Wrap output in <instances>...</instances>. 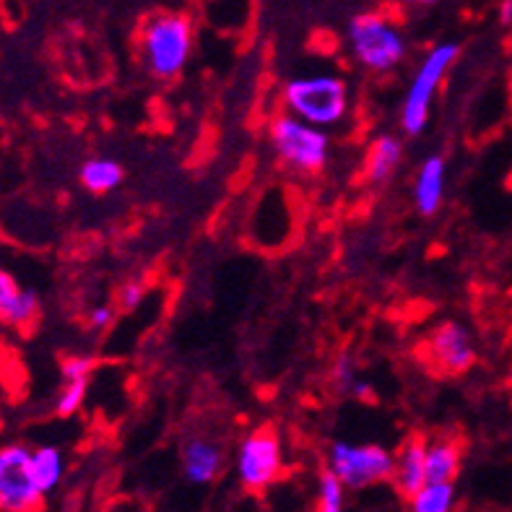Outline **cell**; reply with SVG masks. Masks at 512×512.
I'll return each mask as SVG.
<instances>
[{
  "label": "cell",
  "mask_w": 512,
  "mask_h": 512,
  "mask_svg": "<svg viewBox=\"0 0 512 512\" xmlns=\"http://www.w3.org/2000/svg\"><path fill=\"white\" fill-rule=\"evenodd\" d=\"M39 315V297L32 289L19 286L11 273L0 268V325L29 328Z\"/></svg>",
  "instance_id": "cell-11"
},
{
  "label": "cell",
  "mask_w": 512,
  "mask_h": 512,
  "mask_svg": "<svg viewBox=\"0 0 512 512\" xmlns=\"http://www.w3.org/2000/svg\"><path fill=\"white\" fill-rule=\"evenodd\" d=\"M271 143L281 162L294 172H302V175L320 172L328 162V154H331L328 133L318 125L299 120L292 112L273 117Z\"/></svg>",
  "instance_id": "cell-4"
},
{
  "label": "cell",
  "mask_w": 512,
  "mask_h": 512,
  "mask_svg": "<svg viewBox=\"0 0 512 512\" xmlns=\"http://www.w3.org/2000/svg\"><path fill=\"white\" fill-rule=\"evenodd\" d=\"M112 320H115V310H112V305L91 307L89 325L94 328V331H107V328L112 325Z\"/></svg>",
  "instance_id": "cell-24"
},
{
  "label": "cell",
  "mask_w": 512,
  "mask_h": 512,
  "mask_svg": "<svg viewBox=\"0 0 512 512\" xmlns=\"http://www.w3.org/2000/svg\"><path fill=\"white\" fill-rule=\"evenodd\" d=\"M86 390H89V380H68V383H63L58 398H55V414L63 416V419L76 414L84 406Z\"/></svg>",
  "instance_id": "cell-21"
},
{
  "label": "cell",
  "mask_w": 512,
  "mask_h": 512,
  "mask_svg": "<svg viewBox=\"0 0 512 512\" xmlns=\"http://www.w3.org/2000/svg\"><path fill=\"white\" fill-rule=\"evenodd\" d=\"M193 52V24L182 13H154L141 29V58L159 81H175Z\"/></svg>",
  "instance_id": "cell-1"
},
{
  "label": "cell",
  "mask_w": 512,
  "mask_h": 512,
  "mask_svg": "<svg viewBox=\"0 0 512 512\" xmlns=\"http://www.w3.org/2000/svg\"><path fill=\"white\" fill-rule=\"evenodd\" d=\"M406 6H432V3H437V0H403Z\"/></svg>",
  "instance_id": "cell-26"
},
{
  "label": "cell",
  "mask_w": 512,
  "mask_h": 512,
  "mask_svg": "<svg viewBox=\"0 0 512 512\" xmlns=\"http://www.w3.org/2000/svg\"><path fill=\"white\" fill-rule=\"evenodd\" d=\"M221 466H224V448L219 442L203 435L185 440V445H182V474L190 484L206 487L221 474Z\"/></svg>",
  "instance_id": "cell-10"
},
{
  "label": "cell",
  "mask_w": 512,
  "mask_h": 512,
  "mask_svg": "<svg viewBox=\"0 0 512 512\" xmlns=\"http://www.w3.org/2000/svg\"><path fill=\"white\" fill-rule=\"evenodd\" d=\"M143 297H146L143 284H138V281H128V284L120 286V292H117V305H120V310L133 312L141 307Z\"/></svg>",
  "instance_id": "cell-23"
},
{
  "label": "cell",
  "mask_w": 512,
  "mask_h": 512,
  "mask_svg": "<svg viewBox=\"0 0 512 512\" xmlns=\"http://www.w3.org/2000/svg\"><path fill=\"white\" fill-rule=\"evenodd\" d=\"M284 104L294 117L318 128H333L349 112V86L331 73L292 78L284 86Z\"/></svg>",
  "instance_id": "cell-2"
},
{
  "label": "cell",
  "mask_w": 512,
  "mask_h": 512,
  "mask_svg": "<svg viewBox=\"0 0 512 512\" xmlns=\"http://www.w3.org/2000/svg\"><path fill=\"white\" fill-rule=\"evenodd\" d=\"M463 448L455 440L427 442V481L437 484H453L455 476L461 474Z\"/></svg>",
  "instance_id": "cell-15"
},
{
  "label": "cell",
  "mask_w": 512,
  "mask_h": 512,
  "mask_svg": "<svg viewBox=\"0 0 512 512\" xmlns=\"http://www.w3.org/2000/svg\"><path fill=\"white\" fill-rule=\"evenodd\" d=\"M500 24L512 26V0H502L500 3Z\"/></svg>",
  "instance_id": "cell-25"
},
{
  "label": "cell",
  "mask_w": 512,
  "mask_h": 512,
  "mask_svg": "<svg viewBox=\"0 0 512 512\" xmlns=\"http://www.w3.org/2000/svg\"><path fill=\"white\" fill-rule=\"evenodd\" d=\"M455 487L453 484H437L427 481L419 492L409 497V512H453Z\"/></svg>",
  "instance_id": "cell-19"
},
{
  "label": "cell",
  "mask_w": 512,
  "mask_h": 512,
  "mask_svg": "<svg viewBox=\"0 0 512 512\" xmlns=\"http://www.w3.org/2000/svg\"><path fill=\"white\" fill-rule=\"evenodd\" d=\"M284 450L271 429H253L237 450V479L247 492H263L281 476Z\"/></svg>",
  "instance_id": "cell-8"
},
{
  "label": "cell",
  "mask_w": 512,
  "mask_h": 512,
  "mask_svg": "<svg viewBox=\"0 0 512 512\" xmlns=\"http://www.w3.org/2000/svg\"><path fill=\"white\" fill-rule=\"evenodd\" d=\"M393 484L398 494L411 497L427 484V440L424 437H409L401 450L393 455Z\"/></svg>",
  "instance_id": "cell-12"
},
{
  "label": "cell",
  "mask_w": 512,
  "mask_h": 512,
  "mask_svg": "<svg viewBox=\"0 0 512 512\" xmlns=\"http://www.w3.org/2000/svg\"><path fill=\"white\" fill-rule=\"evenodd\" d=\"M78 177H81V185H84L89 193L104 195V193H112V190L123 182L125 172L123 167H120L117 162H112V159H102V156H97V159H89V162L81 164Z\"/></svg>",
  "instance_id": "cell-17"
},
{
  "label": "cell",
  "mask_w": 512,
  "mask_h": 512,
  "mask_svg": "<svg viewBox=\"0 0 512 512\" xmlns=\"http://www.w3.org/2000/svg\"><path fill=\"white\" fill-rule=\"evenodd\" d=\"M346 39L354 60L372 73L393 71L406 58V37L380 11L357 13L346 26Z\"/></svg>",
  "instance_id": "cell-3"
},
{
  "label": "cell",
  "mask_w": 512,
  "mask_h": 512,
  "mask_svg": "<svg viewBox=\"0 0 512 512\" xmlns=\"http://www.w3.org/2000/svg\"><path fill=\"white\" fill-rule=\"evenodd\" d=\"M331 380L333 385L344 393V396H351V398H357V401H367V403L375 398V388H372L367 380L359 377L357 362H354L349 354H341V357L333 362Z\"/></svg>",
  "instance_id": "cell-18"
},
{
  "label": "cell",
  "mask_w": 512,
  "mask_h": 512,
  "mask_svg": "<svg viewBox=\"0 0 512 512\" xmlns=\"http://www.w3.org/2000/svg\"><path fill=\"white\" fill-rule=\"evenodd\" d=\"M346 510V487L338 481L331 468H325L318 476V502L315 512H344Z\"/></svg>",
  "instance_id": "cell-20"
},
{
  "label": "cell",
  "mask_w": 512,
  "mask_h": 512,
  "mask_svg": "<svg viewBox=\"0 0 512 512\" xmlns=\"http://www.w3.org/2000/svg\"><path fill=\"white\" fill-rule=\"evenodd\" d=\"M403 159V146L396 136L383 133L370 143L367 159H364V180L370 185H385L393 180Z\"/></svg>",
  "instance_id": "cell-14"
},
{
  "label": "cell",
  "mask_w": 512,
  "mask_h": 512,
  "mask_svg": "<svg viewBox=\"0 0 512 512\" xmlns=\"http://www.w3.org/2000/svg\"><path fill=\"white\" fill-rule=\"evenodd\" d=\"M445 195V159L429 156L416 172L414 182V206L422 216H435L442 206Z\"/></svg>",
  "instance_id": "cell-13"
},
{
  "label": "cell",
  "mask_w": 512,
  "mask_h": 512,
  "mask_svg": "<svg viewBox=\"0 0 512 512\" xmlns=\"http://www.w3.org/2000/svg\"><path fill=\"white\" fill-rule=\"evenodd\" d=\"M47 494L37 487L32 474V448L3 445L0 448V512H39Z\"/></svg>",
  "instance_id": "cell-7"
},
{
  "label": "cell",
  "mask_w": 512,
  "mask_h": 512,
  "mask_svg": "<svg viewBox=\"0 0 512 512\" xmlns=\"http://www.w3.org/2000/svg\"><path fill=\"white\" fill-rule=\"evenodd\" d=\"M461 55V45L458 42H442V45L432 47L427 52V58L422 60V65L416 68L414 78H411L409 91L403 97L401 107V128L403 133L409 136H419L429 120V110H432V102H435V94L440 89V84L445 81L448 71L453 68V63Z\"/></svg>",
  "instance_id": "cell-5"
},
{
  "label": "cell",
  "mask_w": 512,
  "mask_h": 512,
  "mask_svg": "<svg viewBox=\"0 0 512 512\" xmlns=\"http://www.w3.org/2000/svg\"><path fill=\"white\" fill-rule=\"evenodd\" d=\"M32 474L37 487L45 494H52L60 487L65 476V458L55 445H42L32 450Z\"/></svg>",
  "instance_id": "cell-16"
},
{
  "label": "cell",
  "mask_w": 512,
  "mask_h": 512,
  "mask_svg": "<svg viewBox=\"0 0 512 512\" xmlns=\"http://www.w3.org/2000/svg\"><path fill=\"white\" fill-rule=\"evenodd\" d=\"M507 390H510V401H512V372H510V380H507Z\"/></svg>",
  "instance_id": "cell-27"
},
{
  "label": "cell",
  "mask_w": 512,
  "mask_h": 512,
  "mask_svg": "<svg viewBox=\"0 0 512 512\" xmlns=\"http://www.w3.org/2000/svg\"><path fill=\"white\" fill-rule=\"evenodd\" d=\"M427 359L442 375H463L474 367L476 346L471 331L458 320H445L429 333Z\"/></svg>",
  "instance_id": "cell-9"
},
{
  "label": "cell",
  "mask_w": 512,
  "mask_h": 512,
  "mask_svg": "<svg viewBox=\"0 0 512 512\" xmlns=\"http://www.w3.org/2000/svg\"><path fill=\"white\" fill-rule=\"evenodd\" d=\"M328 468L351 492L393 479V453L383 445H354L338 440L328 450Z\"/></svg>",
  "instance_id": "cell-6"
},
{
  "label": "cell",
  "mask_w": 512,
  "mask_h": 512,
  "mask_svg": "<svg viewBox=\"0 0 512 512\" xmlns=\"http://www.w3.org/2000/svg\"><path fill=\"white\" fill-rule=\"evenodd\" d=\"M91 370H94L91 357H68L63 359V364H60L63 383H68V380H89Z\"/></svg>",
  "instance_id": "cell-22"
}]
</instances>
